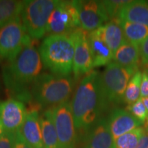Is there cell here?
Returning <instances> with one entry per match:
<instances>
[{
    "label": "cell",
    "mask_w": 148,
    "mask_h": 148,
    "mask_svg": "<svg viewBox=\"0 0 148 148\" xmlns=\"http://www.w3.org/2000/svg\"><path fill=\"white\" fill-rule=\"evenodd\" d=\"M23 1L0 0V28L21 17Z\"/></svg>",
    "instance_id": "7402d4cb"
},
{
    "label": "cell",
    "mask_w": 148,
    "mask_h": 148,
    "mask_svg": "<svg viewBox=\"0 0 148 148\" xmlns=\"http://www.w3.org/2000/svg\"><path fill=\"white\" fill-rule=\"evenodd\" d=\"M84 148H114V140L106 119H99L92 125Z\"/></svg>",
    "instance_id": "5bb4252c"
},
{
    "label": "cell",
    "mask_w": 148,
    "mask_h": 148,
    "mask_svg": "<svg viewBox=\"0 0 148 148\" xmlns=\"http://www.w3.org/2000/svg\"><path fill=\"white\" fill-rule=\"evenodd\" d=\"M79 27L78 12L73 1H59L49 18L46 34L69 36Z\"/></svg>",
    "instance_id": "ba28073f"
},
{
    "label": "cell",
    "mask_w": 148,
    "mask_h": 148,
    "mask_svg": "<svg viewBox=\"0 0 148 148\" xmlns=\"http://www.w3.org/2000/svg\"><path fill=\"white\" fill-rule=\"evenodd\" d=\"M142 80V73L137 71L134 74L125 89L123 101L128 105L136 102L140 96V84Z\"/></svg>",
    "instance_id": "603a6c76"
},
{
    "label": "cell",
    "mask_w": 148,
    "mask_h": 148,
    "mask_svg": "<svg viewBox=\"0 0 148 148\" xmlns=\"http://www.w3.org/2000/svg\"><path fill=\"white\" fill-rule=\"evenodd\" d=\"M14 148H32L29 146L26 141L24 140L23 136L20 134V132L17 131L16 132L15 138V146Z\"/></svg>",
    "instance_id": "f546056e"
},
{
    "label": "cell",
    "mask_w": 148,
    "mask_h": 148,
    "mask_svg": "<svg viewBox=\"0 0 148 148\" xmlns=\"http://www.w3.org/2000/svg\"><path fill=\"white\" fill-rule=\"evenodd\" d=\"M145 126H146L145 127H147V128H148V121L145 123Z\"/></svg>",
    "instance_id": "836d02e7"
},
{
    "label": "cell",
    "mask_w": 148,
    "mask_h": 148,
    "mask_svg": "<svg viewBox=\"0 0 148 148\" xmlns=\"http://www.w3.org/2000/svg\"><path fill=\"white\" fill-rule=\"evenodd\" d=\"M18 132L32 148H44L38 112H27L25 121Z\"/></svg>",
    "instance_id": "2e32d148"
},
{
    "label": "cell",
    "mask_w": 148,
    "mask_h": 148,
    "mask_svg": "<svg viewBox=\"0 0 148 148\" xmlns=\"http://www.w3.org/2000/svg\"><path fill=\"white\" fill-rule=\"evenodd\" d=\"M141 99H142V101H143L144 106H145V108H146V109H147V112H148V97H143V98H141Z\"/></svg>",
    "instance_id": "1f68e13d"
},
{
    "label": "cell",
    "mask_w": 148,
    "mask_h": 148,
    "mask_svg": "<svg viewBox=\"0 0 148 148\" xmlns=\"http://www.w3.org/2000/svg\"><path fill=\"white\" fill-rule=\"evenodd\" d=\"M127 111L131 113L135 118L142 123H145L148 121V112L145 106H144L141 98H139L136 102L132 104L128 105L127 107Z\"/></svg>",
    "instance_id": "d4e9b609"
},
{
    "label": "cell",
    "mask_w": 148,
    "mask_h": 148,
    "mask_svg": "<svg viewBox=\"0 0 148 148\" xmlns=\"http://www.w3.org/2000/svg\"><path fill=\"white\" fill-rule=\"evenodd\" d=\"M27 115L22 101L8 99L0 102V121L5 132H16L21 128Z\"/></svg>",
    "instance_id": "7c38bea8"
},
{
    "label": "cell",
    "mask_w": 148,
    "mask_h": 148,
    "mask_svg": "<svg viewBox=\"0 0 148 148\" xmlns=\"http://www.w3.org/2000/svg\"><path fill=\"white\" fill-rule=\"evenodd\" d=\"M58 0L23 1L21 18L27 34L32 39H40L46 34L47 23Z\"/></svg>",
    "instance_id": "8992f818"
},
{
    "label": "cell",
    "mask_w": 148,
    "mask_h": 148,
    "mask_svg": "<svg viewBox=\"0 0 148 148\" xmlns=\"http://www.w3.org/2000/svg\"><path fill=\"white\" fill-rule=\"evenodd\" d=\"M117 18L148 26V1H130L121 9Z\"/></svg>",
    "instance_id": "e0dca14e"
},
{
    "label": "cell",
    "mask_w": 148,
    "mask_h": 148,
    "mask_svg": "<svg viewBox=\"0 0 148 148\" xmlns=\"http://www.w3.org/2000/svg\"><path fill=\"white\" fill-rule=\"evenodd\" d=\"M4 132H5V131H4V130H3V127L2 126V124H1V121H0V135Z\"/></svg>",
    "instance_id": "d6a6232c"
},
{
    "label": "cell",
    "mask_w": 148,
    "mask_h": 148,
    "mask_svg": "<svg viewBox=\"0 0 148 148\" xmlns=\"http://www.w3.org/2000/svg\"><path fill=\"white\" fill-rule=\"evenodd\" d=\"M140 54L142 62L148 65V36L144 41L139 45Z\"/></svg>",
    "instance_id": "83f0119b"
},
{
    "label": "cell",
    "mask_w": 148,
    "mask_h": 148,
    "mask_svg": "<svg viewBox=\"0 0 148 148\" xmlns=\"http://www.w3.org/2000/svg\"><path fill=\"white\" fill-rule=\"evenodd\" d=\"M148 97V73L145 71L142 73V80L140 84V97Z\"/></svg>",
    "instance_id": "f1b7e54d"
},
{
    "label": "cell",
    "mask_w": 148,
    "mask_h": 148,
    "mask_svg": "<svg viewBox=\"0 0 148 148\" xmlns=\"http://www.w3.org/2000/svg\"><path fill=\"white\" fill-rule=\"evenodd\" d=\"M138 67H125L111 62L99 74V85L107 108L111 104H119L123 97L127 84Z\"/></svg>",
    "instance_id": "5b68a950"
},
{
    "label": "cell",
    "mask_w": 148,
    "mask_h": 148,
    "mask_svg": "<svg viewBox=\"0 0 148 148\" xmlns=\"http://www.w3.org/2000/svg\"><path fill=\"white\" fill-rule=\"evenodd\" d=\"M136 148H148V128L145 127Z\"/></svg>",
    "instance_id": "4dcf8cb0"
},
{
    "label": "cell",
    "mask_w": 148,
    "mask_h": 148,
    "mask_svg": "<svg viewBox=\"0 0 148 148\" xmlns=\"http://www.w3.org/2000/svg\"><path fill=\"white\" fill-rule=\"evenodd\" d=\"M74 45L73 72L75 78L91 71L92 58L88 41V33L79 27L69 36Z\"/></svg>",
    "instance_id": "8fae6325"
},
{
    "label": "cell",
    "mask_w": 148,
    "mask_h": 148,
    "mask_svg": "<svg viewBox=\"0 0 148 148\" xmlns=\"http://www.w3.org/2000/svg\"><path fill=\"white\" fill-rule=\"evenodd\" d=\"M78 12L81 28L90 32L103 26L110 19L102 1H73Z\"/></svg>",
    "instance_id": "30bf717a"
},
{
    "label": "cell",
    "mask_w": 148,
    "mask_h": 148,
    "mask_svg": "<svg viewBox=\"0 0 148 148\" xmlns=\"http://www.w3.org/2000/svg\"><path fill=\"white\" fill-rule=\"evenodd\" d=\"M140 56L139 46L126 40L114 53L113 60L125 67H138Z\"/></svg>",
    "instance_id": "ffe728a7"
},
{
    "label": "cell",
    "mask_w": 148,
    "mask_h": 148,
    "mask_svg": "<svg viewBox=\"0 0 148 148\" xmlns=\"http://www.w3.org/2000/svg\"><path fill=\"white\" fill-rule=\"evenodd\" d=\"M144 129L141 127H138L116 138L114 148H136Z\"/></svg>",
    "instance_id": "cb8c5ba5"
},
{
    "label": "cell",
    "mask_w": 148,
    "mask_h": 148,
    "mask_svg": "<svg viewBox=\"0 0 148 148\" xmlns=\"http://www.w3.org/2000/svg\"><path fill=\"white\" fill-rule=\"evenodd\" d=\"M60 148H75L77 134L71 103L66 101L51 108Z\"/></svg>",
    "instance_id": "9c48e42d"
},
{
    "label": "cell",
    "mask_w": 148,
    "mask_h": 148,
    "mask_svg": "<svg viewBox=\"0 0 148 148\" xmlns=\"http://www.w3.org/2000/svg\"><path fill=\"white\" fill-rule=\"evenodd\" d=\"M38 51L44 67L52 74L68 76L73 71L74 45L69 36H48Z\"/></svg>",
    "instance_id": "3957f363"
},
{
    "label": "cell",
    "mask_w": 148,
    "mask_h": 148,
    "mask_svg": "<svg viewBox=\"0 0 148 148\" xmlns=\"http://www.w3.org/2000/svg\"><path fill=\"white\" fill-rule=\"evenodd\" d=\"M16 132H5L0 135V148H14Z\"/></svg>",
    "instance_id": "4316f807"
},
{
    "label": "cell",
    "mask_w": 148,
    "mask_h": 148,
    "mask_svg": "<svg viewBox=\"0 0 148 148\" xmlns=\"http://www.w3.org/2000/svg\"><path fill=\"white\" fill-rule=\"evenodd\" d=\"M98 31L113 53L127 40L117 18L111 19L103 26L98 28Z\"/></svg>",
    "instance_id": "ac0fdd59"
},
{
    "label": "cell",
    "mask_w": 148,
    "mask_h": 148,
    "mask_svg": "<svg viewBox=\"0 0 148 148\" xmlns=\"http://www.w3.org/2000/svg\"><path fill=\"white\" fill-rule=\"evenodd\" d=\"M40 125L44 148H60L51 108L44 111L40 116Z\"/></svg>",
    "instance_id": "d6986e66"
},
{
    "label": "cell",
    "mask_w": 148,
    "mask_h": 148,
    "mask_svg": "<svg viewBox=\"0 0 148 148\" xmlns=\"http://www.w3.org/2000/svg\"><path fill=\"white\" fill-rule=\"evenodd\" d=\"M130 1L127 0H108L102 1V2L109 18L113 19L118 17L121 9Z\"/></svg>",
    "instance_id": "484cf974"
},
{
    "label": "cell",
    "mask_w": 148,
    "mask_h": 148,
    "mask_svg": "<svg viewBox=\"0 0 148 148\" xmlns=\"http://www.w3.org/2000/svg\"><path fill=\"white\" fill-rule=\"evenodd\" d=\"M107 121L114 140L143 125L128 111L123 109L112 110Z\"/></svg>",
    "instance_id": "4fadbf2b"
},
{
    "label": "cell",
    "mask_w": 148,
    "mask_h": 148,
    "mask_svg": "<svg viewBox=\"0 0 148 148\" xmlns=\"http://www.w3.org/2000/svg\"><path fill=\"white\" fill-rule=\"evenodd\" d=\"M70 103L77 130L89 129L99 120L98 118L107 106L101 92L97 71H91L84 77Z\"/></svg>",
    "instance_id": "7a4b0ae2"
},
{
    "label": "cell",
    "mask_w": 148,
    "mask_h": 148,
    "mask_svg": "<svg viewBox=\"0 0 148 148\" xmlns=\"http://www.w3.org/2000/svg\"><path fill=\"white\" fill-rule=\"evenodd\" d=\"M119 23L127 41L139 46L147 38V25L121 20H119Z\"/></svg>",
    "instance_id": "44dd1931"
},
{
    "label": "cell",
    "mask_w": 148,
    "mask_h": 148,
    "mask_svg": "<svg viewBox=\"0 0 148 148\" xmlns=\"http://www.w3.org/2000/svg\"><path fill=\"white\" fill-rule=\"evenodd\" d=\"M88 41L93 67L106 65L111 62L114 53L101 38L98 29L88 33Z\"/></svg>",
    "instance_id": "9a60e30c"
},
{
    "label": "cell",
    "mask_w": 148,
    "mask_h": 148,
    "mask_svg": "<svg viewBox=\"0 0 148 148\" xmlns=\"http://www.w3.org/2000/svg\"><path fill=\"white\" fill-rule=\"evenodd\" d=\"M73 88L74 79L70 75L42 73L33 83L31 95L42 107H54L68 101Z\"/></svg>",
    "instance_id": "277c9868"
},
{
    "label": "cell",
    "mask_w": 148,
    "mask_h": 148,
    "mask_svg": "<svg viewBox=\"0 0 148 148\" xmlns=\"http://www.w3.org/2000/svg\"><path fill=\"white\" fill-rule=\"evenodd\" d=\"M42 66L39 51L31 41L14 60L3 66V82L16 99L27 103L32 100L31 87L41 74Z\"/></svg>",
    "instance_id": "6da1fadb"
},
{
    "label": "cell",
    "mask_w": 148,
    "mask_h": 148,
    "mask_svg": "<svg viewBox=\"0 0 148 148\" xmlns=\"http://www.w3.org/2000/svg\"><path fill=\"white\" fill-rule=\"evenodd\" d=\"M32 39L21 17L10 21L0 28V57L12 61Z\"/></svg>",
    "instance_id": "52a82bcc"
}]
</instances>
